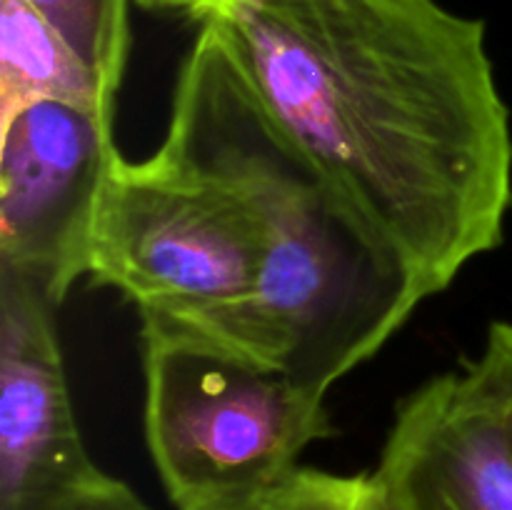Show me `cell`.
Returning a JSON list of instances; mask_svg holds the SVG:
<instances>
[{
    "mask_svg": "<svg viewBox=\"0 0 512 510\" xmlns=\"http://www.w3.org/2000/svg\"><path fill=\"white\" fill-rule=\"evenodd\" d=\"M463 373L495 410L512 445V320L490 323L483 350L463 360Z\"/></svg>",
    "mask_w": 512,
    "mask_h": 510,
    "instance_id": "cell-11",
    "label": "cell"
},
{
    "mask_svg": "<svg viewBox=\"0 0 512 510\" xmlns=\"http://www.w3.org/2000/svg\"><path fill=\"white\" fill-rule=\"evenodd\" d=\"M145 443L175 510H258L333 438L325 395L220 340L140 320Z\"/></svg>",
    "mask_w": 512,
    "mask_h": 510,
    "instance_id": "cell-3",
    "label": "cell"
},
{
    "mask_svg": "<svg viewBox=\"0 0 512 510\" xmlns=\"http://www.w3.org/2000/svg\"><path fill=\"white\" fill-rule=\"evenodd\" d=\"M33 100L115 115V100L70 45L25 0H0V113Z\"/></svg>",
    "mask_w": 512,
    "mask_h": 510,
    "instance_id": "cell-8",
    "label": "cell"
},
{
    "mask_svg": "<svg viewBox=\"0 0 512 510\" xmlns=\"http://www.w3.org/2000/svg\"><path fill=\"white\" fill-rule=\"evenodd\" d=\"M0 115V270L60 308L88 275L90 228L118 155L113 115L65 100H33Z\"/></svg>",
    "mask_w": 512,
    "mask_h": 510,
    "instance_id": "cell-5",
    "label": "cell"
},
{
    "mask_svg": "<svg viewBox=\"0 0 512 510\" xmlns=\"http://www.w3.org/2000/svg\"><path fill=\"white\" fill-rule=\"evenodd\" d=\"M370 478L390 510H512V445L473 380L443 373L400 400Z\"/></svg>",
    "mask_w": 512,
    "mask_h": 510,
    "instance_id": "cell-7",
    "label": "cell"
},
{
    "mask_svg": "<svg viewBox=\"0 0 512 510\" xmlns=\"http://www.w3.org/2000/svg\"><path fill=\"white\" fill-rule=\"evenodd\" d=\"M258 510H390L370 473L338 475L300 468Z\"/></svg>",
    "mask_w": 512,
    "mask_h": 510,
    "instance_id": "cell-10",
    "label": "cell"
},
{
    "mask_svg": "<svg viewBox=\"0 0 512 510\" xmlns=\"http://www.w3.org/2000/svg\"><path fill=\"white\" fill-rule=\"evenodd\" d=\"M53 510H155L123 480L108 473H95L75 488L68 498L60 500Z\"/></svg>",
    "mask_w": 512,
    "mask_h": 510,
    "instance_id": "cell-12",
    "label": "cell"
},
{
    "mask_svg": "<svg viewBox=\"0 0 512 510\" xmlns=\"http://www.w3.org/2000/svg\"><path fill=\"white\" fill-rule=\"evenodd\" d=\"M118 100L130 53L128 0H25Z\"/></svg>",
    "mask_w": 512,
    "mask_h": 510,
    "instance_id": "cell-9",
    "label": "cell"
},
{
    "mask_svg": "<svg viewBox=\"0 0 512 510\" xmlns=\"http://www.w3.org/2000/svg\"><path fill=\"white\" fill-rule=\"evenodd\" d=\"M58 305L0 270V510H53L100 473L73 410Z\"/></svg>",
    "mask_w": 512,
    "mask_h": 510,
    "instance_id": "cell-6",
    "label": "cell"
},
{
    "mask_svg": "<svg viewBox=\"0 0 512 510\" xmlns=\"http://www.w3.org/2000/svg\"><path fill=\"white\" fill-rule=\"evenodd\" d=\"M160 150L228 190L263 243L258 358L308 390L378 355L423 298L198 25Z\"/></svg>",
    "mask_w": 512,
    "mask_h": 510,
    "instance_id": "cell-2",
    "label": "cell"
},
{
    "mask_svg": "<svg viewBox=\"0 0 512 510\" xmlns=\"http://www.w3.org/2000/svg\"><path fill=\"white\" fill-rule=\"evenodd\" d=\"M145 10H163V13H188L198 0H138Z\"/></svg>",
    "mask_w": 512,
    "mask_h": 510,
    "instance_id": "cell-13",
    "label": "cell"
},
{
    "mask_svg": "<svg viewBox=\"0 0 512 510\" xmlns=\"http://www.w3.org/2000/svg\"><path fill=\"white\" fill-rule=\"evenodd\" d=\"M185 15L420 298L503 245L512 128L483 20L438 0H198Z\"/></svg>",
    "mask_w": 512,
    "mask_h": 510,
    "instance_id": "cell-1",
    "label": "cell"
},
{
    "mask_svg": "<svg viewBox=\"0 0 512 510\" xmlns=\"http://www.w3.org/2000/svg\"><path fill=\"white\" fill-rule=\"evenodd\" d=\"M263 243L243 205L163 150L115 155L90 228L88 275L153 318L258 358Z\"/></svg>",
    "mask_w": 512,
    "mask_h": 510,
    "instance_id": "cell-4",
    "label": "cell"
}]
</instances>
